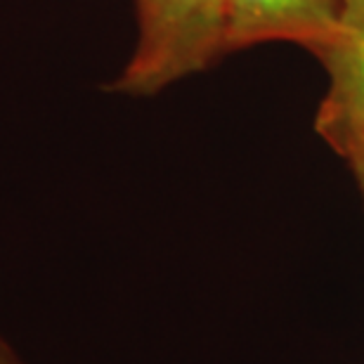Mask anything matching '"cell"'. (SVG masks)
Masks as SVG:
<instances>
[{"label": "cell", "instance_id": "1", "mask_svg": "<svg viewBox=\"0 0 364 364\" xmlns=\"http://www.w3.org/2000/svg\"><path fill=\"white\" fill-rule=\"evenodd\" d=\"M135 53L112 90L154 95L225 55L228 0H137Z\"/></svg>", "mask_w": 364, "mask_h": 364}, {"label": "cell", "instance_id": "2", "mask_svg": "<svg viewBox=\"0 0 364 364\" xmlns=\"http://www.w3.org/2000/svg\"><path fill=\"white\" fill-rule=\"evenodd\" d=\"M329 74L315 128L333 149L364 135V0H343L336 31L317 53Z\"/></svg>", "mask_w": 364, "mask_h": 364}, {"label": "cell", "instance_id": "3", "mask_svg": "<svg viewBox=\"0 0 364 364\" xmlns=\"http://www.w3.org/2000/svg\"><path fill=\"white\" fill-rule=\"evenodd\" d=\"M343 0H228L225 53L291 41L319 53L336 31Z\"/></svg>", "mask_w": 364, "mask_h": 364}, {"label": "cell", "instance_id": "4", "mask_svg": "<svg viewBox=\"0 0 364 364\" xmlns=\"http://www.w3.org/2000/svg\"><path fill=\"white\" fill-rule=\"evenodd\" d=\"M336 151L346 159L348 164H350L355 178H358V182H360L362 196H364V135L343 142L341 147H336Z\"/></svg>", "mask_w": 364, "mask_h": 364}, {"label": "cell", "instance_id": "5", "mask_svg": "<svg viewBox=\"0 0 364 364\" xmlns=\"http://www.w3.org/2000/svg\"><path fill=\"white\" fill-rule=\"evenodd\" d=\"M0 364H5V362H3V360H0Z\"/></svg>", "mask_w": 364, "mask_h": 364}]
</instances>
